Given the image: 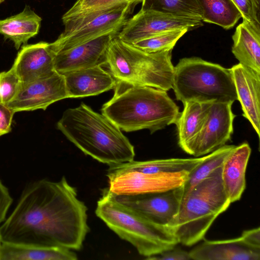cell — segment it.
Listing matches in <instances>:
<instances>
[{"mask_svg": "<svg viewBox=\"0 0 260 260\" xmlns=\"http://www.w3.org/2000/svg\"><path fill=\"white\" fill-rule=\"evenodd\" d=\"M87 208L65 177L30 184L0 227L2 241L80 250L89 231Z\"/></svg>", "mask_w": 260, "mask_h": 260, "instance_id": "cell-1", "label": "cell"}, {"mask_svg": "<svg viewBox=\"0 0 260 260\" xmlns=\"http://www.w3.org/2000/svg\"><path fill=\"white\" fill-rule=\"evenodd\" d=\"M57 127L85 154L109 166L134 159V147L120 128L84 103L67 109Z\"/></svg>", "mask_w": 260, "mask_h": 260, "instance_id": "cell-2", "label": "cell"}, {"mask_svg": "<svg viewBox=\"0 0 260 260\" xmlns=\"http://www.w3.org/2000/svg\"><path fill=\"white\" fill-rule=\"evenodd\" d=\"M113 97L105 103L102 113L121 130H149L151 134L175 124L179 109L167 91L116 80Z\"/></svg>", "mask_w": 260, "mask_h": 260, "instance_id": "cell-3", "label": "cell"}, {"mask_svg": "<svg viewBox=\"0 0 260 260\" xmlns=\"http://www.w3.org/2000/svg\"><path fill=\"white\" fill-rule=\"evenodd\" d=\"M222 166L183 197L177 214L166 226L179 243L189 246L203 239L214 220L231 204L222 184Z\"/></svg>", "mask_w": 260, "mask_h": 260, "instance_id": "cell-4", "label": "cell"}, {"mask_svg": "<svg viewBox=\"0 0 260 260\" xmlns=\"http://www.w3.org/2000/svg\"><path fill=\"white\" fill-rule=\"evenodd\" d=\"M95 212L109 229L146 257L158 254L179 243L166 226L153 223L120 203L107 188L103 191Z\"/></svg>", "mask_w": 260, "mask_h": 260, "instance_id": "cell-5", "label": "cell"}, {"mask_svg": "<svg viewBox=\"0 0 260 260\" xmlns=\"http://www.w3.org/2000/svg\"><path fill=\"white\" fill-rule=\"evenodd\" d=\"M172 50L148 53L115 36L107 52L106 64L116 80L168 91L174 67Z\"/></svg>", "mask_w": 260, "mask_h": 260, "instance_id": "cell-6", "label": "cell"}, {"mask_svg": "<svg viewBox=\"0 0 260 260\" xmlns=\"http://www.w3.org/2000/svg\"><path fill=\"white\" fill-rule=\"evenodd\" d=\"M172 88L176 100L183 104L238 100L231 69L197 57L179 60L174 67Z\"/></svg>", "mask_w": 260, "mask_h": 260, "instance_id": "cell-7", "label": "cell"}, {"mask_svg": "<svg viewBox=\"0 0 260 260\" xmlns=\"http://www.w3.org/2000/svg\"><path fill=\"white\" fill-rule=\"evenodd\" d=\"M136 5L119 3L62 20L64 30L50 43L52 49L56 54L104 35H117Z\"/></svg>", "mask_w": 260, "mask_h": 260, "instance_id": "cell-8", "label": "cell"}, {"mask_svg": "<svg viewBox=\"0 0 260 260\" xmlns=\"http://www.w3.org/2000/svg\"><path fill=\"white\" fill-rule=\"evenodd\" d=\"M189 172L146 173L109 166L108 190L114 195H137L165 192L181 186Z\"/></svg>", "mask_w": 260, "mask_h": 260, "instance_id": "cell-9", "label": "cell"}, {"mask_svg": "<svg viewBox=\"0 0 260 260\" xmlns=\"http://www.w3.org/2000/svg\"><path fill=\"white\" fill-rule=\"evenodd\" d=\"M202 18L183 17L152 10H140L129 18L117 37L123 42L134 43L165 32L181 29L189 31L203 26Z\"/></svg>", "mask_w": 260, "mask_h": 260, "instance_id": "cell-10", "label": "cell"}, {"mask_svg": "<svg viewBox=\"0 0 260 260\" xmlns=\"http://www.w3.org/2000/svg\"><path fill=\"white\" fill-rule=\"evenodd\" d=\"M69 98L64 76L56 71L36 80L20 82L17 92L7 106L15 113L45 110L52 104Z\"/></svg>", "mask_w": 260, "mask_h": 260, "instance_id": "cell-11", "label": "cell"}, {"mask_svg": "<svg viewBox=\"0 0 260 260\" xmlns=\"http://www.w3.org/2000/svg\"><path fill=\"white\" fill-rule=\"evenodd\" d=\"M231 102H213L203 126L191 143L188 154L196 157L208 154L225 145L233 133Z\"/></svg>", "mask_w": 260, "mask_h": 260, "instance_id": "cell-12", "label": "cell"}, {"mask_svg": "<svg viewBox=\"0 0 260 260\" xmlns=\"http://www.w3.org/2000/svg\"><path fill=\"white\" fill-rule=\"evenodd\" d=\"M113 195L120 203L133 210L146 219L166 226L177 214L181 202L177 188L157 193Z\"/></svg>", "mask_w": 260, "mask_h": 260, "instance_id": "cell-13", "label": "cell"}, {"mask_svg": "<svg viewBox=\"0 0 260 260\" xmlns=\"http://www.w3.org/2000/svg\"><path fill=\"white\" fill-rule=\"evenodd\" d=\"M106 35L55 54L54 70L63 74L72 71L106 64L107 52L112 39Z\"/></svg>", "mask_w": 260, "mask_h": 260, "instance_id": "cell-14", "label": "cell"}, {"mask_svg": "<svg viewBox=\"0 0 260 260\" xmlns=\"http://www.w3.org/2000/svg\"><path fill=\"white\" fill-rule=\"evenodd\" d=\"M55 55L50 43L47 42L23 45L12 68L20 82L31 81L55 71Z\"/></svg>", "mask_w": 260, "mask_h": 260, "instance_id": "cell-15", "label": "cell"}, {"mask_svg": "<svg viewBox=\"0 0 260 260\" xmlns=\"http://www.w3.org/2000/svg\"><path fill=\"white\" fill-rule=\"evenodd\" d=\"M231 69L243 116L260 137V73L240 63Z\"/></svg>", "mask_w": 260, "mask_h": 260, "instance_id": "cell-16", "label": "cell"}, {"mask_svg": "<svg viewBox=\"0 0 260 260\" xmlns=\"http://www.w3.org/2000/svg\"><path fill=\"white\" fill-rule=\"evenodd\" d=\"M194 260H259L260 249L247 244L241 237L221 240H207L189 252Z\"/></svg>", "mask_w": 260, "mask_h": 260, "instance_id": "cell-17", "label": "cell"}, {"mask_svg": "<svg viewBox=\"0 0 260 260\" xmlns=\"http://www.w3.org/2000/svg\"><path fill=\"white\" fill-rule=\"evenodd\" d=\"M69 98L93 96L114 88L116 80L102 66L62 74Z\"/></svg>", "mask_w": 260, "mask_h": 260, "instance_id": "cell-18", "label": "cell"}, {"mask_svg": "<svg viewBox=\"0 0 260 260\" xmlns=\"http://www.w3.org/2000/svg\"><path fill=\"white\" fill-rule=\"evenodd\" d=\"M251 152L247 143L236 146L222 166V184L231 203L239 200L245 189V173Z\"/></svg>", "mask_w": 260, "mask_h": 260, "instance_id": "cell-19", "label": "cell"}, {"mask_svg": "<svg viewBox=\"0 0 260 260\" xmlns=\"http://www.w3.org/2000/svg\"><path fill=\"white\" fill-rule=\"evenodd\" d=\"M212 103L189 101L183 104L184 109L175 124L178 145L186 153L201 131Z\"/></svg>", "mask_w": 260, "mask_h": 260, "instance_id": "cell-20", "label": "cell"}, {"mask_svg": "<svg viewBox=\"0 0 260 260\" xmlns=\"http://www.w3.org/2000/svg\"><path fill=\"white\" fill-rule=\"evenodd\" d=\"M72 250L61 246H41L2 241L0 260H76Z\"/></svg>", "mask_w": 260, "mask_h": 260, "instance_id": "cell-21", "label": "cell"}, {"mask_svg": "<svg viewBox=\"0 0 260 260\" xmlns=\"http://www.w3.org/2000/svg\"><path fill=\"white\" fill-rule=\"evenodd\" d=\"M41 21L42 18L26 5L21 12L0 20V34L5 40L13 42L15 48L19 49L38 34Z\"/></svg>", "mask_w": 260, "mask_h": 260, "instance_id": "cell-22", "label": "cell"}, {"mask_svg": "<svg viewBox=\"0 0 260 260\" xmlns=\"http://www.w3.org/2000/svg\"><path fill=\"white\" fill-rule=\"evenodd\" d=\"M232 39V51L239 63L260 73V31L243 21Z\"/></svg>", "mask_w": 260, "mask_h": 260, "instance_id": "cell-23", "label": "cell"}, {"mask_svg": "<svg viewBox=\"0 0 260 260\" xmlns=\"http://www.w3.org/2000/svg\"><path fill=\"white\" fill-rule=\"evenodd\" d=\"M205 156L189 158H173L146 161L134 160L118 165L121 168L146 173L191 172L201 162Z\"/></svg>", "mask_w": 260, "mask_h": 260, "instance_id": "cell-24", "label": "cell"}, {"mask_svg": "<svg viewBox=\"0 0 260 260\" xmlns=\"http://www.w3.org/2000/svg\"><path fill=\"white\" fill-rule=\"evenodd\" d=\"M236 146L225 145L205 155L203 160L189 173L183 185L177 188L181 200L194 186L221 167Z\"/></svg>", "mask_w": 260, "mask_h": 260, "instance_id": "cell-25", "label": "cell"}, {"mask_svg": "<svg viewBox=\"0 0 260 260\" xmlns=\"http://www.w3.org/2000/svg\"><path fill=\"white\" fill-rule=\"evenodd\" d=\"M202 12V20L229 29L242 17L231 0H196Z\"/></svg>", "mask_w": 260, "mask_h": 260, "instance_id": "cell-26", "label": "cell"}, {"mask_svg": "<svg viewBox=\"0 0 260 260\" xmlns=\"http://www.w3.org/2000/svg\"><path fill=\"white\" fill-rule=\"evenodd\" d=\"M141 3L142 10L202 18V12L196 0H142Z\"/></svg>", "mask_w": 260, "mask_h": 260, "instance_id": "cell-27", "label": "cell"}, {"mask_svg": "<svg viewBox=\"0 0 260 260\" xmlns=\"http://www.w3.org/2000/svg\"><path fill=\"white\" fill-rule=\"evenodd\" d=\"M188 31L187 29L169 31L137 41L132 45L148 53L172 50L179 39Z\"/></svg>", "mask_w": 260, "mask_h": 260, "instance_id": "cell-28", "label": "cell"}, {"mask_svg": "<svg viewBox=\"0 0 260 260\" xmlns=\"http://www.w3.org/2000/svg\"><path fill=\"white\" fill-rule=\"evenodd\" d=\"M123 2L132 3L137 5L141 3L142 0H77L72 7L63 14L62 20L79 14Z\"/></svg>", "mask_w": 260, "mask_h": 260, "instance_id": "cell-29", "label": "cell"}, {"mask_svg": "<svg viewBox=\"0 0 260 260\" xmlns=\"http://www.w3.org/2000/svg\"><path fill=\"white\" fill-rule=\"evenodd\" d=\"M241 14L243 21L260 31V0H231Z\"/></svg>", "mask_w": 260, "mask_h": 260, "instance_id": "cell-30", "label": "cell"}, {"mask_svg": "<svg viewBox=\"0 0 260 260\" xmlns=\"http://www.w3.org/2000/svg\"><path fill=\"white\" fill-rule=\"evenodd\" d=\"M20 83L12 67L8 71L0 72V100L2 103L6 105L14 98Z\"/></svg>", "mask_w": 260, "mask_h": 260, "instance_id": "cell-31", "label": "cell"}, {"mask_svg": "<svg viewBox=\"0 0 260 260\" xmlns=\"http://www.w3.org/2000/svg\"><path fill=\"white\" fill-rule=\"evenodd\" d=\"M147 259L155 260H189L191 259L189 252L176 246L158 254L147 257Z\"/></svg>", "mask_w": 260, "mask_h": 260, "instance_id": "cell-32", "label": "cell"}, {"mask_svg": "<svg viewBox=\"0 0 260 260\" xmlns=\"http://www.w3.org/2000/svg\"><path fill=\"white\" fill-rule=\"evenodd\" d=\"M15 112L0 100V137L10 133Z\"/></svg>", "mask_w": 260, "mask_h": 260, "instance_id": "cell-33", "label": "cell"}, {"mask_svg": "<svg viewBox=\"0 0 260 260\" xmlns=\"http://www.w3.org/2000/svg\"><path fill=\"white\" fill-rule=\"evenodd\" d=\"M12 202L13 199L8 189L0 180V223L5 220Z\"/></svg>", "mask_w": 260, "mask_h": 260, "instance_id": "cell-34", "label": "cell"}, {"mask_svg": "<svg viewBox=\"0 0 260 260\" xmlns=\"http://www.w3.org/2000/svg\"><path fill=\"white\" fill-rule=\"evenodd\" d=\"M241 237L250 246L260 249V228L259 227L243 231Z\"/></svg>", "mask_w": 260, "mask_h": 260, "instance_id": "cell-35", "label": "cell"}, {"mask_svg": "<svg viewBox=\"0 0 260 260\" xmlns=\"http://www.w3.org/2000/svg\"><path fill=\"white\" fill-rule=\"evenodd\" d=\"M5 0H0V4L4 2Z\"/></svg>", "mask_w": 260, "mask_h": 260, "instance_id": "cell-36", "label": "cell"}, {"mask_svg": "<svg viewBox=\"0 0 260 260\" xmlns=\"http://www.w3.org/2000/svg\"><path fill=\"white\" fill-rule=\"evenodd\" d=\"M1 242H2V239H1V235H0V245H1Z\"/></svg>", "mask_w": 260, "mask_h": 260, "instance_id": "cell-37", "label": "cell"}]
</instances>
